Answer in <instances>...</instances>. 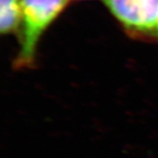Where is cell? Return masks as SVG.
Segmentation results:
<instances>
[{
	"label": "cell",
	"mask_w": 158,
	"mask_h": 158,
	"mask_svg": "<svg viewBox=\"0 0 158 158\" xmlns=\"http://www.w3.org/2000/svg\"><path fill=\"white\" fill-rule=\"evenodd\" d=\"M68 3L69 0H21V46L13 62L14 69L34 67L40 36Z\"/></svg>",
	"instance_id": "6da1fadb"
},
{
	"label": "cell",
	"mask_w": 158,
	"mask_h": 158,
	"mask_svg": "<svg viewBox=\"0 0 158 158\" xmlns=\"http://www.w3.org/2000/svg\"><path fill=\"white\" fill-rule=\"evenodd\" d=\"M103 2L129 33L156 34L158 0H103Z\"/></svg>",
	"instance_id": "7a4b0ae2"
},
{
	"label": "cell",
	"mask_w": 158,
	"mask_h": 158,
	"mask_svg": "<svg viewBox=\"0 0 158 158\" xmlns=\"http://www.w3.org/2000/svg\"><path fill=\"white\" fill-rule=\"evenodd\" d=\"M22 21L21 0H0V32H16Z\"/></svg>",
	"instance_id": "3957f363"
},
{
	"label": "cell",
	"mask_w": 158,
	"mask_h": 158,
	"mask_svg": "<svg viewBox=\"0 0 158 158\" xmlns=\"http://www.w3.org/2000/svg\"><path fill=\"white\" fill-rule=\"evenodd\" d=\"M156 34L158 35V22H157V27H156Z\"/></svg>",
	"instance_id": "277c9868"
}]
</instances>
